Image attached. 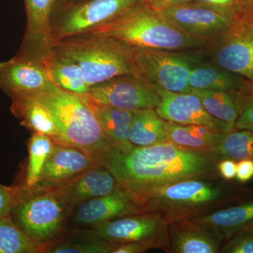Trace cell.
Returning a JSON list of instances; mask_svg holds the SVG:
<instances>
[{"label":"cell","mask_w":253,"mask_h":253,"mask_svg":"<svg viewBox=\"0 0 253 253\" xmlns=\"http://www.w3.org/2000/svg\"><path fill=\"white\" fill-rule=\"evenodd\" d=\"M71 211L59 188L23 186L11 217L32 239L46 245L59 234Z\"/></svg>","instance_id":"obj_6"},{"label":"cell","mask_w":253,"mask_h":253,"mask_svg":"<svg viewBox=\"0 0 253 253\" xmlns=\"http://www.w3.org/2000/svg\"><path fill=\"white\" fill-rule=\"evenodd\" d=\"M154 249H161V246L154 241H137L119 245L113 253H142Z\"/></svg>","instance_id":"obj_35"},{"label":"cell","mask_w":253,"mask_h":253,"mask_svg":"<svg viewBox=\"0 0 253 253\" xmlns=\"http://www.w3.org/2000/svg\"><path fill=\"white\" fill-rule=\"evenodd\" d=\"M10 109L21 121V125L32 132L50 136L55 143H59V132L51 113L44 104L34 96H15L11 98Z\"/></svg>","instance_id":"obj_21"},{"label":"cell","mask_w":253,"mask_h":253,"mask_svg":"<svg viewBox=\"0 0 253 253\" xmlns=\"http://www.w3.org/2000/svg\"><path fill=\"white\" fill-rule=\"evenodd\" d=\"M158 92L161 102L155 110L165 121L206 126L220 135L234 130V126L211 116L192 93L172 92L159 88Z\"/></svg>","instance_id":"obj_14"},{"label":"cell","mask_w":253,"mask_h":253,"mask_svg":"<svg viewBox=\"0 0 253 253\" xmlns=\"http://www.w3.org/2000/svg\"><path fill=\"white\" fill-rule=\"evenodd\" d=\"M34 97L51 113L59 130V144L83 150L94 158L114 144L103 130L86 95L57 87Z\"/></svg>","instance_id":"obj_4"},{"label":"cell","mask_w":253,"mask_h":253,"mask_svg":"<svg viewBox=\"0 0 253 253\" xmlns=\"http://www.w3.org/2000/svg\"><path fill=\"white\" fill-rule=\"evenodd\" d=\"M144 212L141 199L129 190L118 188L111 194L83 203L77 207L75 221L94 226L116 218Z\"/></svg>","instance_id":"obj_16"},{"label":"cell","mask_w":253,"mask_h":253,"mask_svg":"<svg viewBox=\"0 0 253 253\" xmlns=\"http://www.w3.org/2000/svg\"><path fill=\"white\" fill-rule=\"evenodd\" d=\"M238 100L240 114L236 120L234 129L253 131V84L251 82H248L239 91Z\"/></svg>","instance_id":"obj_32"},{"label":"cell","mask_w":253,"mask_h":253,"mask_svg":"<svg viewBox=\"0 0 253 253\" xmlns=\"http://www.w3.org/2000/svg\"><path fill=\"white\" fill-rule=\"evenodd\" d=\"M193 0H143V3L146 6L159 11L179 5L189 4Z\"/></svg>","instance_id":"obj_39"},{"label":"cell","mask_w":253,"mask_h":253,"mask_svg":"<svg viewBox=\"0 0 253 253\" xmlns=\"http://www.w3.org/2000/svg\"><path fill=\"white\" fill-rule=\"evenodd\" d=\"M232 196L230 188L224 183L215 179H199L158 188L140 199L144 212L159 214L169 223L212 212Z\"/></svg>","instance_id":"obj_5"},{"label":"cell","mask_w":253,"mask_h":253,"mask_svg":"<svg viewBox=\"0 0 253 253\" xmlns=\"http://www.w3.org/2000/svg\"><path fill=\"white\" fill-rule=\"evenodd\" d=\"M142 2L143 0H63L51 15L53 41L94 31Z\"/></svg>","instance_id":"obj_7"},{"label":"cell","mask_w":253,"mask_h":253,"mask_svg":"<svg viewBox=\"0 0 253 253\" xmlns=\"http://www.w3.org/2000/svg\"><path fill=\"white\" fill-rule=\"evenodd\" d=\"M238 14L253 16V0H240Z\"/></svg>","instance_id":"obj_40"},{"label":"cell","mask_w":253,"mask_h":253,"mask_svg":"<svg viewBox=\"0 0 253 253\" xmlns=\"http://www.w3.org/2000/svg\"><path fill=\"white\" fill-rule=\"evenodd\" d=\"M88 99L103 130L113 144L121 146L132 145L129 142V133L134 112L96 104Z\"/></svg>","instance_id":"obj_26"},{"label":"cell","mask_w":253,"mask_h":253,"mask_svg":"<svg viewBox=\"0 0 253 253\" xmlns=\"http://www.w3.org/2000/svg\"><path fill=\"white\" fill-rule=\"evenodd\" d=\"M61 243L46 249L50 253H113L116 246L97 239Z\"/></svg>","instance_id":"obj_31"},{"label":"cell","mask_w":253,"mask_h":253,"mask_svg":"<svg viewBox=\"0 0 253 253\" xmlns=\"http://www.w3.org/2000/svg\"><path fill=\"white\" fill-rule=\"evenodd\" d=\"M44 63L51 79L61 89L82 96L87 95L89 86L76 61L52 49Z\"/></svg>","instance_id":"obj_24"},{"label":"cell","mask_w":253,"mask_h":253,"mask_svg":"<svg viewBox=\"0 0 253 253\" xmlns=\"http://www.w3.org/2000/svg\"><path fill=\"white\" fill-rule=\"evenodd\" d=\"M236 165L234 160L225 158L221 159L217 164V171L219 175L225 180H231L236 178Z\"/></svg>","instance_id":"obj_38"},{"label":"cell","mask_w":253,"mask_h":253,"mask_svg":"<svg viewBox=\"0 0 253 253\" xmlns=\"http://www.w3.org/2000/svg\"><path fill=\"white\" fill-rule=\"evenodd\" d=\"M86 235L117 246L137 241H154L168 252V223L159 214L144 212L116 218L92 226Z\"/></svg>","instance_id":"obj_11"},{"label":"cell","mask_w":253,"mask_h":253,"mask_svg":"<svg viewBox=\"0 0 253 253\" xmlns=\"http://www.w3.org/2000/svg\"><path fill=\"white\" fill-rule=\"evenodd\" d=\"M166 129L169 142L191 151L203 152L211 153L224 136L206 126L179 125L167 121Z\"/></svg>","instance_id":"obj_25"},{"label":"cell","mask_w":253,"mask_h":253,"mask_svg":"<svg viewBox=\"0 0 253 253\" xmlns=\"http://www.w3.org/2000/svg\"><path fill=\"white\" fill-rule=\"evenodd\" d=\"M59 87L44 61L16 54L0 63V89L9 96H38Z\"/></svg>","instance_id":"obj_12"},{"label":"cell","mask_w":253,"mask_h":253,"mask_svg":"<svg viewBox=\"0 0 253 253\" xmlns=\"http://www.w3.org/2000/svg\"><path fill=\"white\" fill-rule=\"evenodd\" d=\"M91 32L113 37L136 49L196 51L205 49L209 42L184 33L162 13L143 2Z\"/></svg>","instance_id":"obj_2"},{"label":"cell","mask_w":253,"mask_h":253,"mask_svg":"<svg viewBox=\"0 0 253 253\" xmlns=\"http://www.w3.org/2000/svg\"><path fill=\"white\" fill-rule=\"evenodd\" d=\"M219 160H253V131L234 129L221 137L211 151Z\"/></svg>","instance_id":"obj_30"},{"label":"cell","mask_w":253,"mask_h":253,"mask_svg":"<svg viewBox=\"0 0 253 253\" xmlns=\"http://www.w3.org/2000/svg\"><path fill=\"white\" fill-rule=\"evenodd\" d=\"M253 178V160L239 161L236 165V179L239 182L246 183Z\"/></svg>","instance_id":"obj_36"},{"label":"cell","mask_w":253,"mask_h":253,"mask_svg":"<svg viewBox=\"0 0 253 253\" xmlns=\"http://www.w3.org/2000/svg\"><path fill=\"white\" fill-rule=\"evenodd\" d=\"M129 140L131 144L138 146L169 142L166 129V121L158 116L155 109L134 111Z\"/></svg>","instance_id":"obj_23"},{"label":"cell","mask_w":253,"mask_h":253,"mask_svg":"<svg viewBox=\"0 0 253 253\" xmlns=\"http://www.w3.org/2000/svg\"><path fill=\"white\" fill-rule=\"evenodd\" d=\"M54 144V139L49 136L41 133L33 132L32 134L28 144L29 156L25 182V186L28 189H33L38 184Z\"/></svg>","instance_id":"obj_29"},{"label":"cell","mask_w":253,"mask_h":253,"mask_svg":"<svg viewBox=\"0 0 253 253\" xmlns=\"http://www.w3.org/2000/svg\"><path fill=\"white\" fill-rule=\"evenodd\" d=\"M221 253H253V227L241 231L231 238Z\"/></svg>","instance_id":"obj_33"},{"label":"cell","mask_w":253,"mask_h":253,"mask_svg":"<svg viewBox=\"0 0 253 253\" xmlns=\"http://www.w3.org/2000/svg\"><path fill=\"white\" fill-rule=\"evenodd\" d=\"M248 81L242 76L223 69L214 63H204L200 59L191 69L189 84L192 89L238 94Z\"/></svg>","instance_id":"obj_22"},{"label":"cell","mask_w":253,"mask_h":253,"mask_svg":"<svg viewBox=\"0 0 253 253\" xmlns=\"http://www.w3.org/2000/svg\"><path fill=\"white\" fill-rule=\"evenodd\" d=\"M121 186L109 169L97 164L56 188L61 190L73 210L89 200L111 194Z\"/></svg>","instance_id":"obj_19"},{"label":"cell","mask_w":253,"mask_h":253,"mask_svg":"<svg viewBox=\"0 0 253 253\" xmlns=\"http://www.w3.org/2000/svg\"><path fill=\"white\" fill-rule=\"evenodd\" d=\"M192 2L208 5L238 14L240 0H193Z\"/></svg>","instance_id":"obj_37"},{"label":"cell","mask_w":253,"mask_h":253,"mask_svg":"<svg viewBox=\"0 0 253 253\" xmlns=\"http://www.w3.org/2000/svg\"><path fill=\"white\" fill-rule=\"evenodd\" d=\"M45 246L28 236L11 215L0 218V253H41Z\"/></svg>","instance_id":"obj_28"},{"label":"cell","mask_w":253,"mask_h":253,"mask_svg":"<svg viewBox=\"0 0 253 253\" xmlns=\"http://www.w3.org/2000/svg\"><path fill=\"white\" fill-rule=\"evenodd\" d=\"M168 253H216L223 238L202 224L190 219L168 223Z\"/></svg>","instance_id":"obj_18"},{"label":"cell","mask_w":253,"mask_h":253,"mask_svg":"<svg viewBox=\"0 0 253 253\" xmlns=\"http://www.w3.org/2000/svg\"><path fill=\"white\" fill-rule=\"evenodd\" d=\"M53 51L79 65L88 86L121 75L138 73L136 48L101 33H83L55 42Z\"/></svg>","instance_id":"obj_3"},{"label":"cell","mask_w":253,"mask_h":253,"mask_svg":"<svg viewBox=\"0 0 253 253\" xmlns=\"http://www.w3.org/2000/svg\"><path fill=\"white\" fill-rule=\"evenodd\" d=\"M203 51L214 64L253 84V16L238 15L230 27L209 41Z\"/></svg>","instance_id":"obj_9"},{"label":"cell","mask_w":253,"mask_h":253,"mask_svg":"<svg viewBox=\"0 0 253 253\" xmlns=\"http://www.w3.org/2000/svg\"><path fill=\"white\" fill-rule=\"evenodd\" d=\"M190 219L206 226L223 239H231L241 231L253 227V202Z\"/></svg>","instance_id":"obj_20"},{"label":"cell","mask_w":253,"mask_h":253,"mask_svg":"<svg viewBox=\"0 0 253 253\" xmlns=\"http://www.w3.org/2000/svg\"><path fill=\"white\" fill-rule=\"evenodd\" d=\"M190 52L194 51L136 49L134 61L139 73L156 87L172 92L190 93V73L201 59L199 55Z\"/></svg>","instance_id":"obj_8"},{"label":"cell","mask_w":253,"mask_h":253,"mask_svg":"<svg viewBox=\"0 0 253 253\" xmlns=\"http://www.w3.org/2000/svg\"><path fill=\"white\" fill-rule=\"evenodd\" d=\"M190 36L211 41L226 31L238 14L208 5L191 2L160 11Z\"/></svg>","instance_id":"obj_13"},{"label":"cell","mask_w":253,"mask_h":253,"mask_svg":"<svg viewBox=\"0 0 253 253\" xmlns=\"http://www.w3.org/2000/svg\"><path fill=\"white\" fill-rule=\"evenodd\" d=\"M97 164L94 156L85 151L55 143L36 186L59 187Z\"/></svg>","instance_id":"obj_17"},{"label":"cell","mask_w":253,"mask_h":253,"mask_svg":"<svg viewBox=\"0 0 253 253\" xmlns=\"http://www.w3.org/2000/svg\"><path fill=\"white\" fill-rule=\"evenodd\" d=\"M95 159L112 172L120 185L139 199L178 181L216 179L220 161L212 153L191 151L171 142L149 146L113 144Z\"/></svg>","instance_id":"obj_1"},{"label":"cell","mask_w":253,"mask_h":253,"mask_svg":"<svg viewBox=\"0 0 253 253\" xmlns=\"http://www.w3.org/2000/svg\"><path fill=\"white\" fill-rule=\"evenodd\" d=\"M23 187L20 185L5 186L0 183V218L11 215Z\"/></svg>","instance_id":"obj_34"},{"label":"cell","mask_w":253,"mask_h":253,"mask_svg":"<svg viewBox=\"0 0 253 253\" xmlns=\"http://www.w3.org/2000/svg\"><path fill=\"white\" fill-rule=\"evenodd\" d=\"M63 0H24L26 28L17 54L44 61L52 52L51 18Z\"/></svg>","instance_id":"obj_15"},{"label":"cell","mask_w":253,"mask_h":253,"mask_svg":"<svg viewBox=\"0 0 253 253\" xmlns=\"http://www.w3.org/2000/svg\"><path fill=\"white\" fill-rule=\"evenodd\" d=\"M190 92L196 95L201 99L205 109L213 117L229 123L231 126H235L240 114L239 93L234 94L192 88Z\"/></svg>","instance_id":"obj_27"},{"label":"cell","mask_w":253,"mask_h":253,"mask_svg":"<svg viewBox=\"0 0 253 253\" xmlns=\"http://www.w3.org/2000/svg\"><path fill=\"white\" fill-rule=\"evenodd\" d=\"M86 96L96 104L132 112L156 109L161 102L158 88L139 73L121 75L91 86Z\"/></svg>","instance_id":"obj_10"}]
</instances>
